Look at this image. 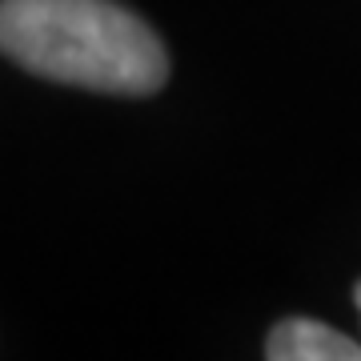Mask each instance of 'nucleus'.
Listing matches in <instances>:
<instances>
[{"label": "nucleus", "instance_id": "3", "mask_svg": "<svg viewBox=\"0 0 361 361\" xmlns=\"http://www.w3.org/2000/svg\"><path fill=\"white\" fill-rule=\"evenodd\" d=\"M353 301H357V310H361V281H357V289H353Z\"/></svg>", "mask_w": 361, "mask_h": 361}, {"label": "nucleus", "instance_id": "1", "mask_svg": "<svg viewBox=\"0 0 361 361\" xmlns=\"http://www.w3.org/2000/svg\"><path fill=\"white\" fill-rule=\"evenodd\" d=\"M0 52L44 80L145 97L169 80L157 32L113 0H0Z\"/></svg>", "mask_w": 361, "mask_h": 361}, {"label": "nucleus", "instance_id": "2", "mask_svg": "<svg viewBox=\"0 0 361 361\" xmlns=\"http://www.w3.org/2000/svg\"><path fill=\"white\" fill-rule=\"evenodd\" d=\"M269 361H361V345L313 317H289L265 341Z\"/></svg>", "mask_w": 361, "mask_h": 361}]
</instances>
